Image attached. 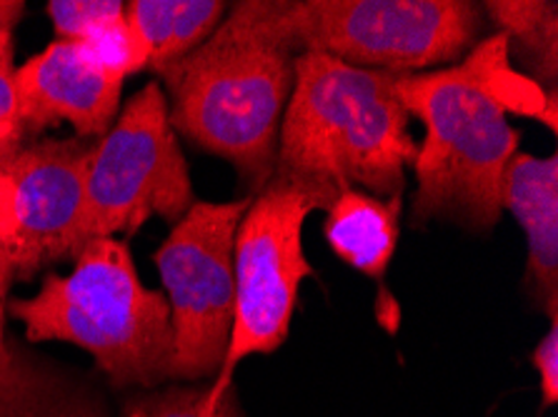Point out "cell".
<instances>
[{
    "label": "cell",
    "mask_w": 558,
    "mask_h": 417,
    "mask_svg": "<svg viewBox=\"0 0 558 417\" xmlns=\"http://www.w3.org/2000/svg\"><path fill=\"white\" fill-rule=\"evenodd\" d=\"M331 200L313 185L281 173L253 195L233 245L235 308L221 370L208 388V410L233 388V372L251 355L276 353L289 340L299 287L313 266L303 250V225Z\"/></svg>",
    "instance_id": "cell-6"
},
{
    "label": "cell",
    "mask_w": 558,
    "mask_h": 417,
    "mask_svg": "<svg viewBox=\"0 0 558 417\" xmlns=\"http://www.w3.org/2000/svg\"><path fill=\"white\" fill-rule=\"evenodd\" d=\"M509 40V56L519 53L526 75L538 85H556L558 75V5L554 0H488L481 5Z\"/></svg>",
    "instance_id": "cell-15"
},
{
    "label": "cell",
    "mask_w": 558,
    "mask_h": 417,
    "mask_svg": "<svg viewBox=\"0 0 558 417\" xmlns=\"http://www.w3.org/2000/svg\"><path fill=\"white\" fill-rule=\"evenodd\" d=\"M396 96L409 115L426 125L418 148L411 223L448 220L492 233L504 212L501 188L519 133L463 58L453 68L396 75Z\"/></svg>",
    "instance_id": "cell-4"
},
{
    "label": "cell",
    "mask_w": 558,
    "mask_h": 417,
    "mask_svg": "<svg viewBox=\"0 0 558 417\" xmlns=\"http://www.w3.org/2000/svg\"><path fill=\"white\" fill-rule=\"evenodd\" d=\"M5 310L23 322L28 343L61 340L86 351L116 390H154L171 380V305L141 283L118 237H93L68 275L46 272L36 295L13 297Z\"/></svg>",
    "instance_id": "cell-3"
},
{
    "label": "cell",
    "mask_w": 558,
    "mask_h": 417,
    "mask_svg": "<svg viewBox=\"0 0 558 417\" xmlns=\"http://www.w3.org/2000/svg\"><path fill=\"white\" fill-rule=\"evenodd\" d=\"M501 203L519 220L529 243V295L548 318H558V156L515 152L504 173Z\"/></svg>",
    "instance_id": "cell-11"
},
{
    "label": "cell",
    "mask_w": 558,
    "mask_h": 417,
    "mask_svg": "<svg viewBox=\"0 0 558 417\" xmlns=\"http://www.w3.org/2000/svg\"><path fill=\"white\" fill-rule=\"evenodd\" d=\"M15 250H19V218L11 175L0 168V297L8 301V287L15 278Z\"/></svg>",
    "instance_id": "cell-21"
},
{
    "label": "cell",
    "mask_w": 558,
    "mask_h": 417,
    "mask_svg": "<svg viewBox=\"0 0 558 417\" xmlns=\"http://www.w3.org/2000/svg\"><path fill=\"white\" fill-rule=\"evenodd\" d=\"M81 48L96 63L100 71L113 75L118 81H125L133 73H141L148 68L150 53L143 38L131 28L125 15H118L113 21H106L88 30L81 40Z\"/></svg>",
    "instance_id": "cell-19"
},
{
    "label": "cell",
    "mask_w": 558,
    "mask_h": 417,
    "mask_svg": "<svg viewBox=\"0 0 558 417\" xmlns=\"http://www.w3.org/2000/svg\"><path fill=\"white\" fill-rule=\"evenodd\" d=\"M5 305H8L5 297H0V351H3L5 338H8V330H5Z\"/></svg>",
    "instance_id": "cell-23"
},
{
    "label": "cell",
    "mask_w": 558,
    "mask_h": 417,
    "mask_svg": "<svg viewBox=\"0 0 558 417\" xmlns=\"http://www.w3.org/2000/svg\"><path fill=\"white\" fill-rule=\"evenodd\" d=\"M121 0H50L48 15L58 40H81L96 25L123 15Z\"/></svg>",
    "instance_id": "cell-20"
},
{
    "label": "cell",
    "mask_w": 558,
    "mask_h": 417,
    "mask_svg": "<svg viewBox=\"0 0 558 417\" xmlns=\"http://www.w3.org/2000/svg\"><path fill=\"white\" fill-rule=\"evenodd\" d=\"M403 195L378 198L366 191H341L326 208L328 248L345 266L368 278H386L401 235Z\"/></svg>",
    "instance_id": "cell-13"
},
{
    "label": "cell",
    "mask_w": 558,
    "mask_h": 417,
    "mask_svg": "<svg viewBox=\"0 0 558 417\" xmlns=\"http://www.w3.org/2000/svg\"><path fill=\"white\" fill-rule=\"evenodd\" d=\"M226 11L221 0H131L123 15L148 46V68L160 73L214 36Z\"/></svg>",
    "instance_id": "cell-14"
},
{
    "label": "cell",
    "mask_w": 558,
    "mask_h": 417,
    "mask_svg": "<svg viewBox=\"0 0 558 417\" xmlns=\"http://www.w3.org/2000/svg\"><path fill=\"white\" fill-rule=\"evenodd\" d=\"M251 200H196L154 255L171 305V380L214 382L221 370L235 308L233 245Z\"/></svg>",
    "instance_id": "cell-8"
},
{
    "label": "cell",
    "mask_w": 558,
    "mask_h": 417,
    "mask_svg": "<svg viewBox=\"0 0 558 417\" xmlns=\"http://www.w3.org/2000/svg\"><path fill=\"white\" fill-rule=\"evenodd\" d=\"M531 363L538 372L541 407L546 410V407H554L558 403V318L551 320L548 333L538 340Z\"/></svg>",
    "instance_id": "cell-22"
},
{
    "label": "cell",
    "mask_w": 558,
    "mask_h": 417,
    "mask_svg": "<svg viewBox=\"0 0 558 417\" xmlns=\"http://www.w3.org/2000/svg\"><path fill=\"white\" fill-rule=\"evenodd\" d=\"M193 203L189 163L168 121L166 93L148 83L125 100L108 133L90 146L86 243L133 235L156 216L175 225Z\"/></svg>",
    "instance_id": "cell-7"
},
{
    "label": "cell",
    "mask_w": 558,
    "mask_h": 417,
    "mask_svg": "<svg viewBox=\"0 0 558 417\" xmlns=\"http://www.w3.org/2000/svg\"><path fill=\"white\" fill-rule=\"evenodd\" d=\"M123 81L90 61L81 42L53 40L15 68L21 127L38 135L68 123L75 138H104L121 113Z\"/></svg>",
    "instance_id": "cell-10"
},
{
    "label": "cell",
    "mask_w": 558,
    "mask_h": 417,
    "mask_svg": "<svg viewBox=\"0 0 558 417\" xmlns=\"http://www.w3.org/2000/svg\"><path fill=\"white\" fill-rule=\"evenodd\" d=\"M276 19L299 56L405 75L476 46L484 11L466 0H276Z\"/></svg>",
    "instance_id": "cell-5"
},
{
    "label": "cell",
    "mask_w": 558,
    "mask_h": 417,
    "mask_svg": "<svg viewBox=\"0 0 558 417\" xmlns=\"http://www.w3.org/2000/svg\"><path fill=\"white\" fill-rule=\"evenodd\" d=\"M93 143L46 138L23 146L3 170L19 218L15 278L31 280L86 245V168Z\"/></svg>",
    "instance_id": "cell-9"
},
{
    "label": "cell",
    "mask_w": 558,
    "mask_h": 417,
    "mask_svg": "<svg viewBox=\"0 0 558 417\" xmlns=\"http://www.w3.org/2000/svg\"><path fill=\"white\" fill-rule=\"evenodd\" d=\"M418 146L396 96V75L336 61L295 58L293 93L278 133L276 173L313 185L328 200L356 188L403 195Z\"/></svg>",
    "instance_id": "cell-2"
},
{
    "label": "cell",
    "mask_w": 558,
    "mask_h": 417,
    "mask_svg": "<svg viewBox=\"0 0 558 417\" xmlns=\"http://www.w3.org/2000/svg\"><path fill=\"white\" fill-rule=\"evenodd\" d=\"M0 417H111L106 388L8 335L0 351Z\"/></svg>",
    "instance_id": "cell-12"
},
{
    "label": "cell",
    "mask_w": 558,
    "mask_h": 417,
    "mask_svg": "<svg viewBox=\"0 0 558 417\" xmlns=\"http://www.w3.org/2000/svg\"><path fill=\"white\" fill-rule=\"evenodd\" d=\"M208 388L173 382L154 390H135L121 407V417H246L235 388L221 397L216 410H208Z\"/></svg>",
    "instance_id": "cell-17"
},
{
    "label": "cell",
    "mask_w": 558,
    "mask_h": 417,
    "mask_svg": "<svg viewBox=\"0 0 558 417\" xmlns=\"http://www.w3.org/2000/svg\"><path fill=\"white\" fill-rule=\"evenodd\" d=\"M25 5L21 0H0V168H5L23 148L25 133L15 100V42L13 30L21 23Z\"/></svg>",
    "instance_id": "cell-18"
},
{
    "label": "cell",
    "mask_w": 558,
    "mask_h": 417,
    "mask_svg": "<svg viewBox=\"0 0 558 417\" xmlns=\"http://www.w3.org/2000/svg\"><path fill=\"white\" fill-rule=\"evenodd\" d=\"M295 58L278 28L276 0H246L223 15L206 42L158 73L171 98L173 131L228 160L253 195L276 173Z\"/></svg>",
    "instance_id": "cell-1"
},
{
    "label": "cell",
    "mask_w": 558,
    "mask_h": 417,
    "mask_svg": "<svg viewBox=\"0 0 558 417\" xmlns=\"http://www.w3.org/2000/svg\"><path fill=\"white\" fill-rule=\"evenodd\" d=\"M469 61L476 68L484 88L492 93L494 100L504 108V113H515L534 118L544 123L548 131L556 133L558 108L556 90H546L544 85L531 81L526 73L513 68L509 56V40L504 33H494L469 50Z\"/></svg>",
    "instance_id": "cell-16"
}]
</instances>
